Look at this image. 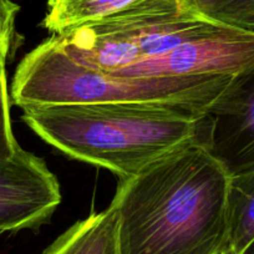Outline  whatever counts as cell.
Segmentation results:
<instances>
[{"label":"cell","mask_w":254,"mask_h":254,"mask_svg":"<svg viewBox=\"0 0 254 254\" xmlns=\"http://www.w3.org/2000/svg\"><path fill=\"white\" fill-rule=\"evenodd\" d=\"M229 180L201 142L120 178L111 202L120 254H221L229 243Z\"/></svg>","instance_id":"1"},{"label":"cell","mask_w":254,"mask_h":254,"mask_svg":"<svg viewBox=\"0 0 254 254\" xmlns=\"http://www.w3.org/2000/svg\"><path fill=\"white\" fill-rule=\"evenodd\" d=\"M21 120L74 160L138 175L178 148L206 145V114L156 104H80L29 107Z\"/></svg>","instance_id":"2"},{"label":"cell","mask_w":254,"mask_h":254,"mask_svg":"<svg viewBox=\"0 0 254 254\" xmlns=\"http://www.w3.org/2000/svg\"><path fill=\"white\" fill-rule=\"evenodd\" d=\"M234 76H120L72 60L55 36L26 54L11 84L13 104H156L207 114Z\"/></svg>","instance_id":"3"},{"label":"cell","mask_w":254,"mask_h":254,"mask_svg":"<svg viewBox=\"0 0 254 254\" xmlns=\"http://www.w3.org/2000/svg\"><path fill=\"white\" fill-rule=\"evenodd\" d=\"M254 64V30L221 23L199 38L137 61L120 76H236Z\"/></svg>","instance_id":"4"},{"label":"cell","mask_w":254,"mask_h":254,"mask_svg":"<svg viewBox=\"0 0 254 254\" xmlns=\"http://www.w3.org/2000/svg\"><path fill=\"white\" fill-rule=\"evenodd\" d=\"M60 202L58 178L43 158L20 147L0 163V233L39 228Z\"/></svg>","instance_id":"5"},{"label":"cell","mask_w":254,"mask_h":254,"mask_svg":"<svg viewBox=\"0 0 254 254\" xmlns=\"http://www.w3.org/2000/svg\"><path fill=\"white\" fill-rule=\"evenodd\" d=\"M204 146L231 177L254 168V64L207 111Z\"/></svg>","instance_id":"6"},{"label":"cell","mask_w":254,"mask_h":254,"mask_svg":"<svg viewBox=\"0 0 254 254\" xmlns=\"http://www.w3.org/2000/svg\"><path fill=\"white\" fill-rule=\"evenodd\" d=\"M43 254H120L119 216L112 204L72 224Z\"/></svg>","instance_id":"7"},{"label":"cell","mask_w":254,"mask_h":254,"mask_svg":"<svg viewBox=\"0 0 254 254\" xmlns=\"http://www.w3.org/2000/svg\"><path fill=\"white\" fill-rule=\"evenodd\" d=\"M140 0H50L41 26L61 35L86 24L120 13Z\"/></svg>","instance_id":"8"},{"label":"cell","mask_w":254,"mask_h":254,"mask_svg":"<svg viewBox=\"0 0 254 254\" xmlns=\"http://www.w3.org/2000/svg\"><path fill=\"white\" fill-rule=\"evenodd\" d=\"M228 223V248L242 254L254 241V168L229 180Z\"/></svg>","instance_id":"9"},{"label":"cell","mask_w":254,"mask_h":254,"mask_svg":"<svg viewBox=\"0 0 254 254\" xmlns=\"http://www.w3.org/2000/svg\"><path fill=\"white\" fill-rule=\"evenodd\" d=\"M11 41L13 38L0 41V163L13 157L20 148L11 130L10 104L6 82L5 65Z\"/></svg>","instance_id":"10"},{"label":"cell","mask_w":254,"mask_h":254,"mask_svg":"<svg viewBox=\"0 0 254 254\" xmlns=\"http://www.w3.org/2000/svg\"><path fill=\"white\" fill-rule=\"evenodd\" d=\"M207 15L228 25L254 30V0H218Z\"/></svg>","instance_id":"11"},{"label":"cell","mask_w":254,"mask_h":254,"mask_svg":"<svg viewBox=\"0 0 254 254\" xmlns=\"http://www.w3.org/2000/svg\"><path fill=\"white\" fill-rule=\"evenodd\" d=\"M19 10L20 6L11 0H0V41L14 38Z\"/></svg>","instance_id":"12"},{"label":"cell","mask_w":254,"mask_h":254,"mask_svg":"<svg viewBox=\"0 0 254 254\" xmlns=\"http://www.w3.org/2000/svg\"><path fill=\"white\" fill-rule=\"evenodd\" d=\"M188 4H190L192 6L199 10L203 14H208V11L213 8L214 4L218 1V0H185Z\"/></svg>","instance_id":"13"},{"label":"cell","mask_w":254,"mask_h":254,"mask_svg":"<svg viewBox=\"0 0 254 254\" xmlns=\"http://www.w3.org/2000/svg\"><path fill=\"white\" fill-rule=\"evenodd\" d=\"M242 254H254V241L244 249V252Z\"/></svg>","instance_id":"14"},{"label":"cell","mask_w":254,"mask_h":254,"mask_svg":"<svg viewBox=\"0 0 254 254\" xmlns=\"http://www.w3.org/2000/svg\"><path fill=\"white\" fill-rule=\"evenodd\" d=\"M221 254H233V253H232V251H231V249H229V248H227L226 251H224V252H222Z\"/></svg>","instance_id":"15"},{"label":"cell","mask_w":254,"mask_h":254,"mask_svg":"<svg viewBox=\"0 0 254 254\" xmlns=\"http://www.w3.org/2000/svg\"><path fill=\"white\" fill-rule=\"evenodd\" d=\"M0 234H1V233H0Z\"/></svg>","instance_id":"16"}]
</instances>
